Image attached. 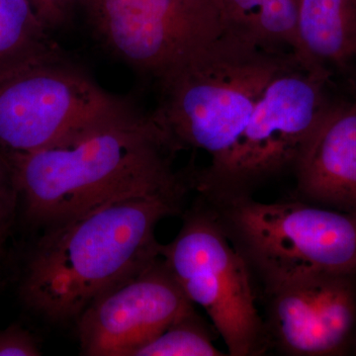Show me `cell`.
Masks as SVG:
<instances>
[{
  "instance_id": "cell-1",
  "label": "cell",
  "mask_w": 356,
  "mask_h": 356,
  "mask_svg": "<svg viewBox=\"0 0 356 356\" xmlns=\"http://www.w3.org/2000/svg\"><path fill=\"white\" fill-rule=\"evenodd\" d=\"M189 191L124 194L44 229L21 285L26 305L53 323L77 320L93 301L161 257L156 227L182 215Z\"/></svg>"
},
{
  "instance_id": "cell-2",
  "label": "cell",
  "mask_w": 356,
  "mask_h": 356,
  "mask_svg": "<svg viewBox=\"0 0 356 356\" xmlns=\"http://www.w3.org/2000/svg\"><path fill=\"white\" fill-rule=\"evenodd\" d=\"M177 152L152 114L135 111L57 146L3 154L26 217L47 229L124 194L193 191L191 172L173 168Z\"/></svg>"
},
{
  "instance_id": "cell-3",
  "label": "cell",
  "mask_w": 356,
  "mask_h": 356,
  "mask_svg": "<svg viewBox=\"0 0 356 356\" xmlns=\"http://www.w3.org/2000/svg\"><path fill=\"white\" fill-rule=\"evenodd\" d=\"M296 60L292 51L225 32L159 77L154 120L177 151L193 147L210 156L194 170V188L224 172L267 84Z\"/></svg>"
},
{
  "instance_id": "cell-4",
  "label": "cell",
  "mask_w": 356,
  "mask_h": 356,
  "mask_svg": "<svg viewBox=\"0 0 356 356\" xmlns=\"http://www.w3.org/2000/svg\"><path fill=\"white\" fill-rule=\"evenodd\" d=\"M203 199L247 264L259 298L312 274L356 273L355 215L295 198Z\"/></svg>"
},
{
  "instance_id": "cell-5",
  "label": "cell",
  "mask_w": 356,
  "mask_h": 356,
  "mask_svg": "<svg viewBox=\"0 0 356 356\" xmlns=\"http://www.w3.org/2000/svg\"><path fill=\"white\" fill-rule=\"evenodd\" d=\"M181 216L177 236L161 248L166 266L192 303L207 314L229 355H266L259 293L247 264L200 196Z\"/></svg>"
},
{
  "instance_id": "cell-6",
  "label": "cell",
  "mask_w": 356,
  "mask_h": 356,
  "mask_svg": "<svg viewBox=\"0 0 356 356\" xmlns=\"http://www.w3.org/2000/svg\"><path fill=\"white\" fill-rule=\"evenodd\" d=\"M135 111L62 53L0 79V152L57 146Z\"/></svg>"
},
{
  "instance_id": "cell-7",
  "label": "cell",
  "mask_w": 356,
  "mask_h": 356,
  "mask_svg": "<svg viewBox=\"0 0 356 356\" xmlns=\"http://www.w3.org/2000/svg\"><path fill=\"white\" fill-rule=\"evenodd\" d=\"M334 86L294 60L273 77L224 172L196 187L206 199L254 196L270 178L294 170L336 95Z\"/></svg>"
},
{
  "instance_id": "cell-8",
  "label": "cell",
  "mask_w": 356,
  "mask_h": 356,
  "mask_svg": "<svg viewBox=\"0 0 356 356\" xmlns=\"http://www.w3.org/2000/svg\"><path fill=\"white\" fill-rule=\"evenodd\" d=\"M79 10L105 50L156 79L225 33L215 9L192 0H79Z\"/></svg>"
},
{
  "instance_id": "cell-9",
  "label": "cell",
  "mask_w": 356,
  "mask_h": 356,
  "mask_svg": "<svg viewBox=\"0 0 356 356\" xmlns=\"http://www.w3.org/2000/svg\"><path fill=\"white\" fill-rule=\"evenodd\" d=\"M268 350L350 355L356 348V273L312 274L262 294Z\"/></svg>"
},
{
  "instance_id": "cell-10",
  "label": "cell",
  "mask_w": 356,
  "mask_h": 356,
  "mask_svg": "<svg viewBox=\"0 0 356 356\" xmlns=\"http://www.w3.org/2000/svg\"><path fill=\"white\" fill-rule=\"evenodd\" d=\"M195 310L163 257L93 301L77 318L86 356H135L178 318Z\"/></svg>"
},
{
  "instance_id": "cell-11",
  "label": "cell",
  "mask_w": 356,
  "mask_h": 356,
  "mask_svg": "<svg viewBox=\"0 0 356 356\" xmlns=\"http://www.w3.org/2000/svg\"><path fill=\"white\" fill-rule=\"evenodd\" d=\"M293 172V198L356 216V90L334 97Z\"/></svg>"
},
{
  "instance_id": "cell-12",
  "label": "cell",
  "mask_w": 356,
  "mask_h": 356,
  "mask_svg": "<svg viewBox=\"0 0 356 356\" xmlns=\"http://www.w3.org/2000/svg\"><path fill=\"white\" fill-rule=\"evenodd\" d=\"M297 40L307 69L356 89V0H299Z\"/></svg>"
},
{
  "instance_id": "cell-13",
  "label": "cell",
  "mask_w": 356,
  "mask_h": 356,
  "mask_svg": "<svg viewBox=\"0 0 356 356\" xmlns=\"http://www.w3.org/2000/svg\"><path fill=\"white\" fill-rule=\"evenodd\" d=\"M224 31L296 56L299 0H215Z\"/></svg>"
},
{
  "instance_id": "cell-14",
  "label": "cell",
  "mask_w": 356,
  "mask_h": 356,
  "mask_svg": "<svg viewBox=\"0 0 356 356\" xmlns=\"http://www.w3.org/2000/svg\"><path fill=\"white\" fill-rule=\"evenodd\" d=\"M62 53L30 0H0V79Z\"/></svg>"
},
{
  "instance_id": "cell-15",
  "label": "cell",
  "mask_w": 356,
  "mask_h": 356,
  "mask_svg": "<svg viewBox=\"0 0 356 356\" xmlns=\"http://www.w3.org/2000/svg\"><path fill=\"white\" fill-rule=\"evenodd\" d=\"M213 327L193 310L145 344L135 356L225 355L215 346Z\"/></svg>"
},
{
  "instance_id": "cell-16",
  "label": "cell",
  "mask_w": 356,
  "mask_h": 356,
  "mask_svg": "<svg viewBox=\"0 0 356 356\" xmlns=\"http://www.w3.org/2000/svg\"><path fill=\"white\" fill-rule=\"evenodd\" d=\"M19 203L13 172L4 154L0 152V245L13 224Z\"/></svg>"
},
{
  "instance_id": "cell-17",
  "label": "cell",
  "mask_w": 356,
  "mask_h": 356,
  "mask_svg": "<svg viewBox=\"0 0 356 356\" xmlns=\"http://www.w3.org/2000/svg\"><path fill=\"white\" fill-rule=\"evenodd\" d=\"M30 2L51 32L69 24L79 7V0H30Z\"/></svg>"
},
{
  "instance_id": "cell-18",
  "label": "cell",
  "mask_w": 356,
  "mask_h": 356,
  "mask_svg": "<svg viewBox=\"0 0 356 356\" xmlns=\"http://www.w3.org/2000/svg\"><path fill=\"white\" fill-rule=\"evenodd\" d=\"M41 355L38 344L25 330L19 327L0 331V356H37Z\"/></svg>"
},
{
  "instance_id": "cell-19",
  "label": "cell",
  "mask_w": 356,
  "mask_h": 356,
  "mask_svg": "<svg viewBox=\"0 0 356 356\" xmlns=\"http://www.w3.org/2000/svg\"><path fill=\"white\" fill-rule=\"evenodd\" d=\"M192 1L196 2V3L202 4V6L211 7V8H214L218 13L216 2H215V0H192Z\"/></svg>"
}]
</instances>
